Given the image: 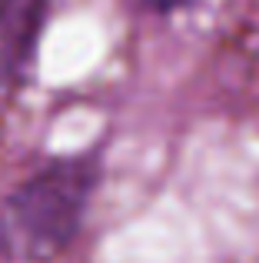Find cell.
Wrapping results in <instances>:
<instances>
[{
  "label": "cell",
  "instance_id": "2",
  "mask_svg": "<svg viewBox=\"0 0 259 263\" xmlns=\"http://www.w3.org/2000/svg\"><path fill=\"white\" fill-rule=\"evenodd\" d=\"M50 0H0V80H20L44 37Z\"/></svg>",
  "mask_w": 259,
  "mask_h": 263
},
{
  "label": "cell",
  "instance_id": "3",
  "mask_svg": "<svg viewBox=\"0 0 259 263\" xmlns=\"http://www.w3.org/2000/svg\"><path fill=\"white\" fill-rule=\"evenodd\" d=\"M143 4L156 13H173V10H180V7H186L189 0H143Z\"/></svg>",
  "mask_w": 259,
  "mask_h": 263
},
{
  "label": "cell",
  "instance_id": "1",
  "mask_svg": "<svg viewBox=\"0 0 259 263\" xmlns=\"http://www.w3.org/2000/svg\"><path fill=\"white\" fill-rule=\"evenodd\" d=\"M100 183V157H60L33 170L4 206L7 240L24 257H57L77 240Z\"/></svg>",
  "mask_w": 259,
  "mask_h": 263
}]
</instances>
